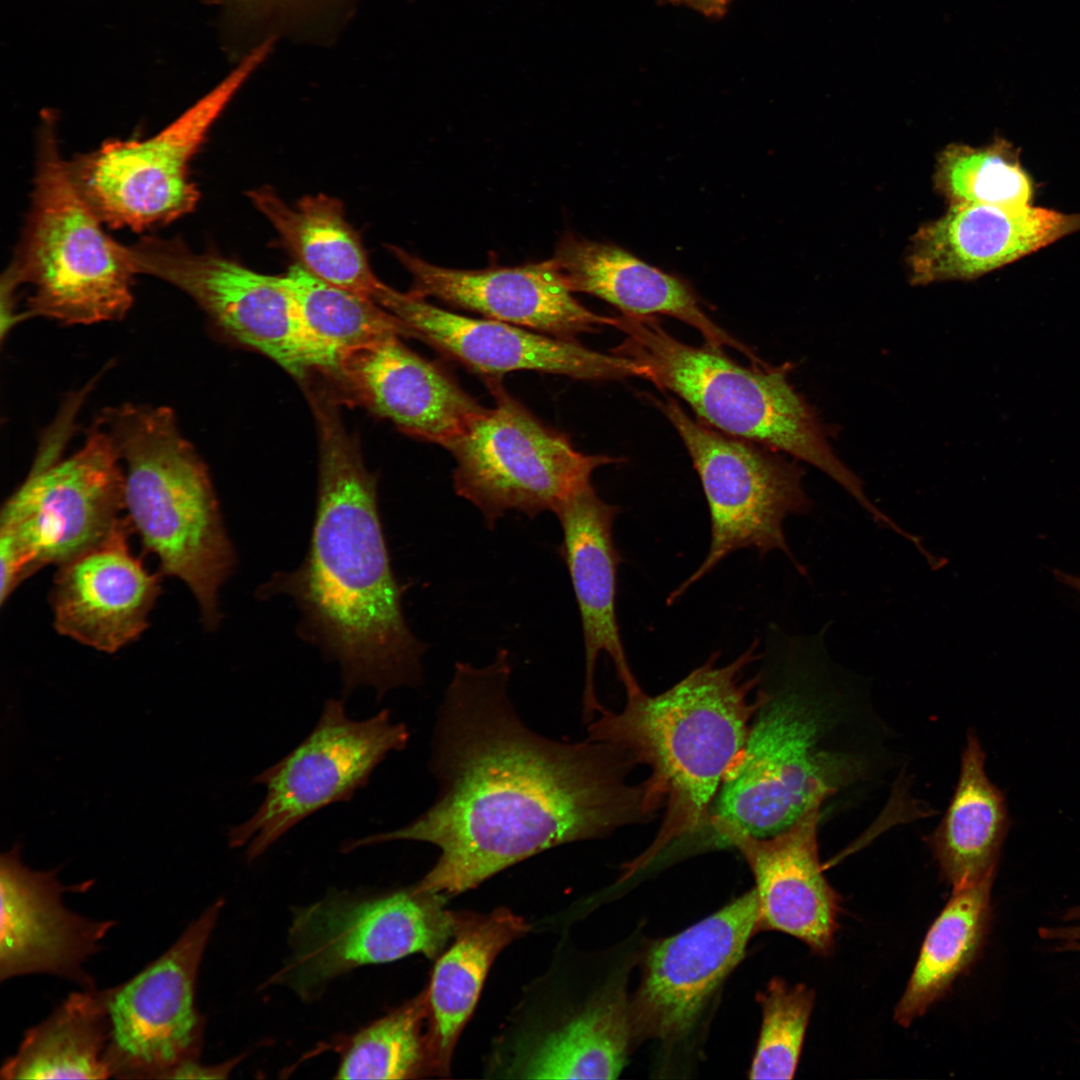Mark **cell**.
Here are the masks:
<instances>
[{
  "label": "cell",
  "instance_id": "obj_33",
  "mask_svg": "<svg viewBox=\"0 0 1080 1080\" xmlns=\"http://www.w3.org/2000/svg\"><path fill=\"white\" fill-rule=\"evenodd\" d=\"M935 184L950 205H1026L1033 195L1018 152L1002 139L984 147L947 146L938 156Z\"/></svg>",
  "mask_w": 1080,
  "mask_h": 1080
},
{
  "label": "cell",
  "instance_id": "obj_7",
  "mask_svg": "<svg viewBox=\"0 0 1080 1080\" xmlns=\"http://www.w3.org/2000/svg\"><path fill=\"white\" fill-rule=\"evenodd\" d=\"M133 271L123 244L75 186L52 112L41 117L31 206L1 288H29L21 321L45 317L66 325L124 318L133 304Z\"/></svg>",
  "mask_w": 1080,
  "mask_h": 1080
},
{
  "label": "cell",
  "instance_id": "obj_39",
  "mask_svg": "<svg viewBox=\"0 0 1080 1080\" xmlns=\"http://www.w3.org/2000/svg\"><path fill=\"white\" fill-rule=\"evenodd\" d=\"M1056 580L1080 593V576L1072 575L1061 570L1053 571Z\"/></svg>",
  "mask_w": 1080,
  "mask_h": 1080
},
{
  "label": "cell",
  "instance_id": "obj_6",
  "mask_svg": "<svg viewBox=\"0 0 1080 1080\" xmlns=\"http://www.w3.org/2000/svg\"><path fill=\"white\" fill-rule=\"evenodd\" d=\"M624 341L612 350L645 370V378L685 401L697 419L731 436L782 452L819 469L874 521L885 513L842 462L815 409L788 380L791 365L747 368L722 348L697 347L670 335L655 316L615 317Z\"/></svg>",
  "mask_w": 1080,
  "mask_h": 1080
},
{
  "label": "cell",
  "instance_id": "obj_22",
  "mask_svg": "<svg viewBox=\"0 0 1080 1080\" xmlns=\"http://www.w3.org/2000/svg\"><path fill=\"white\" fill-rule=\"evenodd\" d=\"M821 808L814 807L776 835L732 831L717 847H735L748 864L758 901L757 930L793 936L821 956L832 953L841 896L823 874L818 846Z\"/></svg>",
  "mask_w": 1080,
  "mask_h": 1080
},
{
  "label": "cell",
  "instance_id": "obj_27",
  "mask_svg": "<svg viewBox=\"0 0 1080 1080\" xmlns=\"http://www.w3.org/2000/svg\"><path fill=\"white\" fill-rule=\"evenodd\" d=\"M985 763L979 738L969 730L952 799L928 837L940 873L952 890L996 873L1009 830L1005 796L989 779Z\"/></svg>",
  "mask_w": 1080,
  "mask_h": 1080
},
{
  "label": "cell",
  "instance_id": "obj_15",
  "mask_svg": "<svg viewBox=\"0 0 1080 1080\" xmlns=\"http://www.w3.org/2000/svg\"><path fill=\"white\" fill-rule=\"evenodd\" d=\"M135 274L158 278L188 295L222 334L304 379L310 371L292 295L281 276L258 273L178 238L145 236L125 245Z\"/></svg>",
  "mask_w": 1080,
  "mask_h": 1080
},
{
  "label": "cell",
  "instance_id": "obj_9",
  "mask_svg": "<svg viewBox=\"0 0 1080 1080\" xmlns=\"http://www.w3.org/2000/svg\"><path fill=\"white\" fill-rule=\"evenodd\" d=\"M272 48L273 39L251 48L223 80L153 136L111 139L67 161L75 186L103 224L140 232L169 224L196 207L199 191L190 179V163Z\"/></svg>",
  "mask_w": 1080,
  "mask_h": 1080
},
{
  "label": "cell",
  "instance_id": "obj_21",
  "mask_svg": "<svg viewBox=\"0 0 1080 1080\" xmlns=\"http://www.w3.org/2000/svg\"><path fill=\"white\" fill-rule=\"evenodd\" d=\"M131 530L121 518L101 542L58 566L50 600L59 634L114 653L145 631L161 575L131 552Z\"/></svg>",
  "mask_w": 1080,
  "mask_h": 1080
},
{
  "label": "cell",
  "instance_id": "obj_14",
  "mask_svg": "<svg viewBox=\"0 0 1080 1080\" xmlns=\"http://www.w3.org/2000/svg\"><path fill=\"white\" fill-rule=\"evenodd\" d=\"M223 905L214 902L156 960L105 989L112 1077L168 1079L200 1057L205 1024L195 1006L196 979Z\"/></svg>",
  "mask_w": 1080,
  "mask_h": 1080
},
{
  "label": "cell",
  "instance_id": "obj_24",
  "mask_svg": "<svg viewBox=\"0 0 1080 1080\" xmlns=\"http://www.w3.org/2000/svg\"><path fill=\"white\" fill-rule=\"evenodd\" d=\"M551 259L573 293L598 297L625 315H668L696 329L706 344L733 348L755 366L767 365L705 313L686 281L649 265L619 246L566 232Z\"/></svg>",
  "mask_w": 1080,
  "mask_h": 1080
},
{
  "label": "cell",
  "instance_id": "obj_10",
  "mask_svg": "<svg viewBox=\"0 0 1080 1080\" xmlns=\"http://www.w3.org/2000/svg\"><path fill=\"white\" fill-rule=\"evenodd\" d=\"M682 439L699 476L710 514L711 540L700 566L667 598L677 601L731 553L779 550L806 575L784 532L790 515L808 514L813 502L803 469L761 444L722 433L693 418L673 398L653 399Z\"/></svg>",
  "mask_w": 1080,
  "mask_h": 1080
},
{
  "label": "cell",
  "instance_id": "obj_32",
  "mask_svg": "<svg viewBox=\"0 0 1080 1080\" xmlns=\"http://www.w3.org/2000/svg\"><path fill=\"white\" fill-rule=\"evenodd\" d=\"M426 989L346 1041L335 1078L408 1079L430 1072Z\"/></svg>",
  "mask_w": 1080,
  "mask_h": 1080
},
{
  "label": "cell",
  "instance_id": "obj_35",
  "mask_svg": "<svg viewBox=\"0 0 1080 1080\" xmlns=\"http://www.w3.org/2000/svg\"><path fill=\"white\" fill-rule=\"evenodd\" d=\"M223 20L231 29L248 24H268L296 19L318 6L339 0H221Z\"/></svg>",
  "mask_w": 1080,
  "mask_h": 1080
},
{
  "label": "cell",
  "instance_id": "obj_1",
  "mask_svg": "<svg viewBox=\"0 0 1080 1080\" xmlns=\"http://www.w3.org/2000/svg\"><path fill=\"white\" fill-rule=\"evenodd\" d=\"M510 675L506 649L483 667L455 663L433 732L435 801L399 829L347 842L346 851L432 844L439 857L415 886L447 897L546 849L649 817L642 784L627 782L629 757L608 743L533 731L509 697Z\"/></svg>",
  "mask_w": 1080,
  "mask_h": 1080
},
{
  "label": "cell",
  "instance_id": "obj_12",
  "mask_svg": "<svg viewBox=\"0 0 1080 1080\" xmlns=\"http://www.w3.org/2000/svg\"><path fill=\"white\" fill-rule=\"evenodd\" d=\"M446 897L415 885L385 894L334 893L293 912L289 954L270 984L313 1000L358 967L414 953L436 958L452 939L455 913Z\"/></svg>",
  "mask_w": 1080,
  "mask_h": 1080
},
{
  "label": "cell",
  "instance_id": "obj_20",
  "mask_svg": "<svg viewBox=\"0 0 1080 1080\" xmlns=\"http://www.w3.org/2000/svg\"><path fill=\"white\" fill-rule=\"evenodd\" d=\"M389 249L409 272L412 286L408 292L416 297H431L566 340L602 326L614 327L615 317L596 314L573 296L551 258L514 267L466 270L437 266L400 247Z\"/></svg>",
  "mask_w": 1080,
  "mask_h": 1080
},
{
  "label": "cell",
  "instance_id": "obj_37",
  "mask_svg": "<svg viewBox=\"0 0 1080 1080\" xmlns=\"http://www.w3.org/2000/svg\"><path fill=\"white\" fill-rule=\"evenodd\" d=\"M240 1057L230 1059L224 1063L206 1065L199 1058L185 1061L176 1067L168 1076V1079H223L227 1078Z\"/></svg>",
  "mask_w": 1080,
  "mask_h": 1080
},
{
  "label": "cell",
  "instance_id": "obj_19",
  "mask_svg": "<svg viewBox=\"0 0 1080 1080\" xmlns=\"http://www.w3.org/2000/svg\"><path fill=\"white\" fill-rule=\"evenodd\" d=\"M57 873L25 866L18 843L1 855L0 979L51 974L93 990L84 964L98 952L115 922L69 910L62 894L74 887L62 885Z\"/></svg>",
  "mask_w": 1080,
  "mask_h": 1080
},
{
  "label": "cell",
  "instance_id": "obj_28",
  "mask_svg": "<svg viewBox=\"0 0 1080 1080\" xmlns=\"http://www.w3.org/2000/svg\"><path fill=\"white\" fill-rule=\"evenodd\" d=\"M248 197L307 271L374 299L383 282L374 274L361 239L346 220L339 200L317 194L289 206L267 188L249 191Z\"/></svg>",
  "mask_w": 1080,
  "mask_h": 1080
},
{
  "label": "cell",
  "instance_id": "obj_5",
  "mask_svg": "<svg viewBox=\"0 0 1080 1080\" xmlns=\"http://www.w3.org/2000/svg\"><path fill=\"white\" fill-rule=\"evenodd\" d=\"M124 471V510L162 574L194 595L207 630L222 619L219 593L237 556L208 469L169 407L124 403L96 419Z\"/></svg>",
  "mask_w": 1080,
  "mask_h": 1080
},
{
  "label": "cell",
  "instance_id": "obj_3",
  "mask_svg": "<svg viewBox=\"0 0 1080 1080\" xmlns=\"http://www.w3.org/2000/svg\"><path fill=\"white\" fill-rule=\"evenodd\" d=\"M319 432L318 487L301 564L275 572L256 589L288 597L297 633L340 668L343 693L371 687L377 697L422 681L427 645L405 619L406 586L394 572L381 519L377 479L346 430L334 402L310 396Z\"/></svg>",
  "mask_w": 1080,
  "mask_h": 1080
},
{
  "label": "cell",
  "instance_id": "obj_17",
  "mask_svg": "<svg viewBox=\"0 0 1080 1080\" xmlns=\"http://www.w3.org/2000/svg\"><path fill=\"white\" fill-rule=\"evenodd\" d=\"M374 300L402 322L407 337L427 343L484 378L522 370L584 381L645 376L628 357L514 324L454 313L385 283Z\"/></svg>",
  "mask_w": 1080,
  "mask_h": 1080
},
{
  "label": "cell",
  "instance_id": "obj_8",
  "mask_svg": "<svg viewBox=\"0 0 1080 1080\" xmlns=\"http://www.w3.org/2000/svg\"><path fill=\"white\" fill-rule=\"evenodd\" d=\"M59 441L39 449L0 516V602L46 565L60 566L101 542L124 510L122 462L96 420L80 449L60 459Z\"/></svg>",
  "mask_w": 1080,
  "mask_h": 1080
},
{
  "label": "cell",
  "instance_id": "obj_16",
  "mask_svg": "<svg viewBox=\"0 0 1080 1080\" xmlns=\"http://www.w3.org/2000/svg\"><path fill=\"white\" fill-rule=\"evenodd\" d=\"M754 889L683 931L647 949L639 986L630 999L635 1041L687 1035L757 930Z\"/></svg>",
  "mask_w": 1080,
  "mask_h": 1080
},
{
  "label": "cell",
  "instance_id": "obj_26",
  "mask_svg": "<svg viewBox=\"0 0 1080 1080\" xmlns=\"http://www.w3.org/2000/svg\"><path fill=\"white\" fill-rule=\"evenodd\" d=\"M634 1041L630 999L614 983L559 1026L519 1045L505 1072L529 1079H615Z\"/></svg>",
  "mask_w": 1080,
  "mask_h": 1080
},
{
  "label": "cell",
  "instance_id": "obj_13",
  "mask_svg": "<svg viewBox=\"0 0 1080 1080\" xmlns=\"http://www.w3.org/2000/svg\"><path fill=\"white\" fill-rule=\"evenodd\" d=\"M408 740V728L394 722L388 710L354 720L342 700L329 699L310 734L253 779L265 786L266 795L247 821L230 829L229 845L248 843L247 860L258 859L300 821L349 801L386 756L403 750Z\"/></svg>",
  "mask_w": 1080,
  "mask_h": 1080
},
{
  "label": "cell",
  "instance_id": "obj_25",
  "mask_svg": "<svg viewBox=\"0 0 1080 1080\" xmlns=\"http://www.w3.org/2000/svg\"><path fill=\"white\" fill-rule=\"evenodd\" d=\"M528 930L523 918L504 907L488 914L455 913L452 943L439 956L426 988L431 1073L449 1072L457 1040L476 1006L490 966L506 946Z\"/></svg>",
  "mask_w": 1080,
  "mask_h": 1080
},
{
  "label": "cell",
  "instance_id": "obj_29",
  "mask_svg": "<svg viewBox=\"0 0 1080 1080\" xmlns=\"http://www.w3.org/2000/svg\"><path fill=\"white\" fill-rule=\"evenodd\" d=\"M293 297L310 370L329 374L348 354L391 336L402 322L373 298L330 284L296 264L281 276Z\"/></svg>",
  "mask_w": 1080,
  "mask_h": 1080
},
{
  "label": "cell",
  "instance_id": "obj_11",
  "mask_svg": "<svg viewBox=\"0 0 1080 1080\" xmlns=\"http://www.w3.org/2000/svg\"><path fill=\"white\" fill-rule=\"evenodd\" d=\"M493 398L471 430L447 450L455 460L456 494L481 513L488 529L509 511L535 518L592 482L600 466L618 462L578 451L569 436L537 418L503 386L484 378Z\"/></svg>",
  "mask_w": 1080,
  "mask_h": 1080
},
{
  "label": "cell",
  "instance_id": "obj_23",
  "mask_svg": "<svg viewBox=\"0 0 1080 1080\" xmlns=\"http://www.w3.org/2000/svg\"><path fill=\"white\" fill-rule=\"evenodd\" d=\"M619 507L605 502L592 482L563 502L556 514L562 541L559 554L571 580L579 610L585 656L583 717L591 722L603 707L595 692V666L606 653L626 695L642 691L630 669L617 619L618 567L623 561L613 540Z\"/></svg>",
  "mask_w": 1080,
  "mask_h": 1080
},
{
  "label": "cell",
  "instance_id": "obj_36",
  "mask_svg": "<svg viewBox=\"0 0 1080 1080\" xmlns=\"http://www.w3.org/2000/svg\"><path fill=\"white\" fill-rule=\"evenodd\" d=\"M1063 919L1073 924L1040 927L1039 936L1059 952L1080 954V904L1066 910Z\"/></svg>",
  "mask_w": 1080,
  "mask_h": 1080
},
{
  "label": "cell",
  "instance_id": "obj_2",
  "mask_svg": "<svg viewBox=\"0 0 1080 1080\" xmlns=\"http://www.w3.org/2000/svg\"><path fill=\"white\" fill-rule=\"evenodd\" d=\"M827 627L769 639L778 684L754 717L704 826V848L728 832L765 838L805 813L874 784L896 765L894 737L868 681L830 656ZM695 834V835H696Z\"/></svg>",
  "mask_w": 1080,
  "mask_h": 1080
},
{
  "label": "cell",
  "instance_id": "obj_34",
  "mask_svg": "<svg viewBox=\"0 0 1080 1080\" xmlns=\"http://www.w3.org/2000/svg\"><path fill=\"white\" fill-rule=\"evenodd\" d=\"M762 1023L750 1079H791L796 1072L815 992L804 984L773 978L757 994Z\"/></svg>",
  "mask_w": 1080,
  "mask_h": 1080
},
{
  "label": "cell",
  "instance_id": "obj_30",
  "mask_svg": "<svg viewBox=\"0 0 1080 1080\" xmlns=\"http://www.w3.org/2000/svg\"><path fill=\"white\" fill-rule=\"evenodd\" d=\"M109 1019L105 990L71 993L24 1034L0 1070L3 1079H107Z\"/></svg>",
  "mask_w": 1080,
  "mask_h": 1080
},
{
  "label": "cell",
  "instance_id": "obj_31",
  "mask_svg": "<svg viewBox=\"0 0 1080 1080\" xmlns=\"http://www.w3.org/2000/svg\"><path fill=\"white\" fill-rule=\"evenodd\" d=\"M996 873L952 890L930 926L902 997L895 1021L908 1027L952 987L977 959L989 932L991 891Z\"/></svg>",
  "mask_w": 1080,
  "mask_h": 1080
},
{
  "label": "cell",
  "instance_id": "obj_38",
  "mask_svg": "<svg viewBox=\"0 0 1080 1080\" xmlns=\"http://www.w3.org/2000/svg\"><path fill=\"white\" fill-rule=\"evenodd\" d=\"M670 3L692 8L702 15L719 19L723 17L734 0H667Z\"/></svg>",
  "mask_w": 1080,
  "mask_h": 1080
},
{
  "label": "cell",
  "instance_id": "obj_4",
  "mask_svg": "<svg viewBox=\"0 0 1080 1080\" xmlns=\"http://www.w3.org/2000/svg\"><path fill=\"white\" fill-rule=\"evenodd\" d=\"M756 642L726 665L712 655L666 691L627 696L618 712L606 708L588 725V739L622 750L633 765L650 768L643 806L651 816L665 807L648 848L625 866L626 875L696 834L704 826L722 780L742 750L751 720L764 705L766 689L752 691L762 676L744 678L760 655Z\"/></svg>",
  "mask_w": 1080,
  "mask_h": 1080
},
{
  "label": "cell",
  "instance_id": "obj_18",
  "mask_svg": "<svg viewBox=\"0 0 1080 1080\" xmlns=\"http://www.w3.org/2000/svg\"><path fill=\"white\" fill-rule=\"evenodd\" d=\"M391 336L348 354L328 374L354 402L401 432L447 448L465 436L488 408L441 364Z\"/></svg>",
  "mask_w": 1080,
  "mask_h": 1080
}]
</instances>
